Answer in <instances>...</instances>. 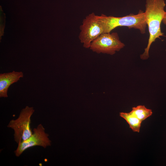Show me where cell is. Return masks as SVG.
Masks as SVG:
<instances>
[{
    "label": "cell",
    "instance_id": "10",
    "mask_svg": "<svg viewBox=\"0 0 166 166\" xmlns=\"http://www.w3.org/2000/svg\"><path fill=\"white\" fill-rule=\"evenodd\" d=\"M162 22L164 24L166 25V12L162 20Z\"/></svg>",
    "mask_w": 166,
    "mask_h": 166
},
{
    "label": "cell",
    "instance_id": "8",
    "mask_svg": "<svg viewBox=\"0 0 166 166\" xmlns=\"http://www.w3.org/2000/svg\"><path fill=\"white\" fill-rule=\"evenodd\" d=\"M119 115L126 121L132 131L139 132L142 122L140 120L130 112L128 113L121 112Z\"/></svg>",
    "mask_w": 166,
    "mask_h": 166
},
{
    "label": "cell",
    "instance_id": "6",
    "mask_svg": "<svg viewBox=\"0 0 166 166\" xmlns=\"http://www.w3.org/2000/svg\"><path fill=\"white\" fill-rule=\"evenodd\" d=\"M49 136L43 125L39 124L34 128L32 134L28 138L18 144L14 151L15 156L19 157L26 150L33 147L39 146L45 148L50 146L51 141Z\"/></svg>",
    "mask_w": 166,
    "mask_h": 166
},
{
    "label": "cell",
    "instance_id": "7",
    "mask_svg": "<svg viewBox=\"0 0 166 166\" xmlns=\"http://www.w3.org/2000/svg\"><path fill=\"white\" fill-rule=\"evenodd\" d=\"M24 76L22 71H12L0 74V97L7 98V92L9 87L17 82Z\"/></svg>",
    "mask_w": 166,
    "mask_h": 166
},
{
    "label": "cell",
    "instance_id": "3",
    "mask_svg": "<svg viewBox=\"0 0 166 166\" xmlns=\"http://www.w3.org/2000/svg\"><path fill=\"white\" fill-rule=\"evenodd\" d=\"M34 111L33 107L26 106L21 110L16 119L11 120L8 124L7 127L14 130V140L18 144L26 140L32 134L31 119Z\"/></svg>",
    "mask_w": 166,
    "mask_h": 166
},
{
    "label": "cell",
    "instance_id": "9",
    "mask_svg": "<svg viewBox=\"0 0 166 166\" xmlns=\"http://www.w3.org/2000/svg\"><path fill=\"white\" fill-rule=\"evenodd\" d=\"M130 112L142 122L151 116L152 114L151 109H148L145 106L142 105L132 107Z\"/></svg>",
    "mask_w": 166,
    "mask_h": 166
},
{
    "label": "cell",
    "instance_id": "2",
    "mask_svg": "<svg viewBox=\"0 0 166 166\" xmlns=\"http://www.w3.org/2000/svg\"><path fill=\"white\" fill-rule=\"evenodd\" d=\"M97 17L102 26L104 33H110L119 26L138 29L142 34L145 33L147 24L145 15L144 12L141 10L136 14H131L122 17L107 16L103 14Z\"/></svg>",
    "mask_w": 166,
    "mask_h": 166
},
{
    "label": "cell",
    "instance_id": "4",
    "mask_svg": "<svg viewBox=\"0 0 166 166\" xmlns=\"http://www.w3.org/2000/svg\"><path fill=\"white\" fill-rule=\"evenodd\" d=\"M80 29L79 38L85 48H89L92 42L104 33L102 26L97 15L93 13L89 14L83 19Z\"/></svg>",
    "mask_w": 166,
    "mask_h": 166
},
{
    "label": "cell",
    "instance_id": "1",
    "mask_svg": "<svg viewBox=\"0 0 166 166\" xmlns=\"http://www.w3.org/2000/svg\"><path fill=\"white\" fill-rule=\"evenodd\" d=\"M146 2L144 14L149 38L147 47L140 55V58L144 60L149 57V51L152 43L164 34L160 25L166 12L164 10L166 4L164 0H146Z\"/></svg>",
    "mask_w": 166,
    "mask_h": 166
},
{
    "label": "cell",
    "instance_id": "5",
    "mask_svg": "<svg viewBox=\"0 0 166 166\" xmlns=\"http://www.w3.org/2000/svg\"><path fill=\"white\" fill-rule=\"evenodd\" d=\"M124 46L117 33H103L92 42L89 49L97 53L113 55Z\"/></svg>",
    "mask_w": 166,
    "mask_h": 166
}]
</instances>
